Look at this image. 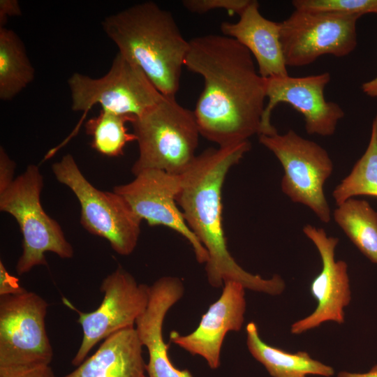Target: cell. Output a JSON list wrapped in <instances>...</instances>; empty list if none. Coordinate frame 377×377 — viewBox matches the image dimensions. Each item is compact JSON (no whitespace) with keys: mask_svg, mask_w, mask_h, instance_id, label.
Instances as JSON below:
<instances>
[{"mask_svg":"<svg viewBox=\"0 0 377 377\" xmlns=\"http://www.w3.org/2000/svg\"><path fill=\"white\" fill-rule=\"evenodd\" d=\"M43 184L38 166L31 164L0 192V210L15 218L23 237V251L16 265L19 275L36 266L47 265L46 252L61 258H71L74 254L59 223L42 207Z\"/></svg>","mask_w":377,"mask_h":377,"instance_id":"5b68a950","label":"cell"},{"mask_svg":"<svg viewBox=\"0 0 377 377\" xmlns=\"http://www.w3.org/2000/svg\"><path fill=\"white\" fill-rule=\"evenodd\" d=\"M52 170L57 180L71 189L77 198L82 227L89 233L108 240L118 254L130 255L138 244L142 220L128 202L114 191L94 187L70 154L53 163Z\"/></svg>","mask_w":377,"mask_h":377,"instance_id":"52a82bcc","label":"cell"},{"mask_svg":"<svg viewBox=\"0 0 377 377\" xmlns=\"http://www.w3.org/2000/svg\"><path fill=\"white\" fill-rule=\"evenodd\" d=\"M330 79L328 72L302 77L287 75L265 78L268 103L263 115L260 135L277 133L271 123V114L281 103L290 105L303 115L308 134L333 135L345 113L338 103L325 100V89Z\"/></svg>","mask_w":377,"mask_h":377,"instance_id":"7c38bea8","label":"cell"},{"mask_svg":"<svg viewBox=\"0 0 377 377\" xmlns=\"http://www.w3.org/2000/svg\"><path fill=\"white\" fill-rule=\"evenodd\" d=\"M359 15L295 9L280 22V38L287 66H304L323 55L343 57L357 45Z\"/></svg>","mask_w":377,"mask_h":377,"instance_id":"30bf717a","label":"cell"},{"mask_svg":"<svg viewBox=\"0 0 377 377\" xmlns=\"http://www.w3.org/2000/svg\"><path fill=\"white\" fill-rule=\"evenodd\" d=\"M21 14L20 3L17 0H0V27H5L8 17Z\"/></svg>","mask_w":377,"mask_h":377,"instance_id":"83f0119b","label":"cell"},{"mask_svg":"<svg viewBox=\"0 0 377 377\" xmlns=\"http://www.w3.org/2000/svg\"><path fill=\"white\" fill-rule=\"evenodd\" d=\"M72 110L85 114L92 107L138 117L156 105L163 94L133 62L118 52L108 72L93 78L79 73L68 80Z\"/></svg>","mask_w":377,"mask_h":377,"instance_id":"9c48e42d","label":"cell"},{"mask_svg":"<svg viewBox=\"0 0 377 377\" xmlns=\"http://www.w3.org/2000/svg\"><path fill=\"white\" fill-rule=\"evenodd\" d=\"M100 290L103 299L93 311L82 312L68 304L77 312V322L83 331L81 344L72 360L74 366L80 365L101 340L133 327L148 304L150 286L138 283L130 273L119 267L103 280Z\"/></svg>","mask_w":377,"mask_h":377,"instance_id":"8fae6325","label":"cell"},{"mask_svg":"<svg viewBox=\"0 0 377 377\" xmlns=\"http://www.w3.org/2000/svg\"><path fill=\"white\" fill-rule=\"evenodd\" d=\"M295 9L344 15H377V0H293Z\"/></svg>","mask_w":377,"mask_h":377,"instance_id":"cb8c5ba5","label":"cell"},{"mask_svg":"<svg viewBox=\"0 0 377 377\" xmlns=\"http://www.w3.org/2000/svg\"><path fill=\"white\" fill-rule=\"evenodd\" d=\"M131 124L139 148L131 168L134 175L149 169L182 175L197 156L200 134L194 112L175 96L163 95Z\"/></svg>","mask_w":377,"mask_h":377,"instance_id":"277c9868","label":"cell"},{"mask_svg":"<svg viewBox=\"0 0 377 377\" xmlns=\"http://www.w3.org/2000/svg\"><path fill=\"white\" fill-rule=\"evenodd\" d=\"M251 148L246 141L208 148L197 155L182 175V187L176 201L191 231L206 249L208 282L214 288L233 281L246 289L270 295L281 294L286 287L278 274L264 279L244 270L228 251L223 226L222 189L229 170Z\"/></svg>","mask_w":377,"mask_h":377,"instance_id":"7a4b0ae2","label":"cell"},{"mask_svg":"<svg viewBox=\"0 0 377 377\" xmlns=\"http://www.w3.org/2000/svg\"><path fill=\"white\" fill-rule=\"evenodd\" d=\"M362 92L368 96L377 98V76L362 84Z\"/></svg>","mask_w":377,"mask_h":377,"instance_id":"f546056e","label":"cell"},{"mask_svg":"<svg viewBox=\"0 0 377 377\" xmlns=\"http://www.w3.org/2000/svg\"><path fill=\"white\" fill-rule=\"evenodd\" d=\"M102 27L118 52L137 65L163 95L176 96L189 40L172 13L145 1L106 17Z\"/></svg>","mask_w":377,"mask_h":377,"instance_id":"3957f363","label":"cell"},{"mask_svg":"<svg viewBox=\"0 0 377 377\" xmlns=\"http://www.w3.org/2000/svg\"><path fill=\"white\" fill-rule=\"evenodd\" d=\"M357 195L377 197V113L364 153L332 192L337 206Z\"/></svg>","mask_w":377,"mask_h":377,"instance_id":"603a6c76","label":"cell"},{"mask_svg":"<svg viewBox=\"0 0 377 377\" xmlns=\"http://www.w3.org/2000/svg\"><path fill=\"white\" fill-rule=\"evenodd\" d=\"M15 163L4 149L0 148V192L5 190L15 179Z\"/></svg>","mask_w":377,"mask_h":377,"instance_id":"484cf974","label":"cell"},{"mask_svg":"<svg viewBox=\"0 0 377 377\" xmlns=\"http://www.w3.org/2000/svg\"><path fill=\"white\" fill-rule=\"evenodd\" d=\"M25 47L13 30L0 27V99L10 101L34 78Z\"/></svg>","mask_w":377,"mask_h":377,"instance_id":"ffe728a7","label":"cell"},{"mask_svg":"<svg viewBox=\"0 0 377 377\" xmlns=\"http://www.w3.org/2000/svg\"><path fill=\"white\" fill-rule=\"evenodd\" d=\"M142 346L134 327L123 329L105 339L94 355L62 377H147Z\"/></svg>","mask_w":377,"mask_h":377,"instance_id":"ac0fdd59","label":"cell"},{"mask_svg":"<svg viewBox=\"0 0 377 377\" xmlns=\"http://www.w3.org/2000/svg\"><path fill=\"white\" fill-rule=\"evenodd\" d=\"M251 0H184L182 5L195 13H205L214 10H225L239 15Z\"/></svg>","mask_w":377,"mask_h":377,"instance_id":"d4e9b609","label":"cell"},{"mask_svg":"<svg viewBox=\"0 0 377 377\" xmlns=\"http://www.w3.org/2000/svg\"><path fill=\"white\" fill-rule=\"evenodd\" d=\"M182 187V175L149 169L135 175L130 182L114 187L135 214L150 226H163L183 236L191 244L199 263H206L209 255L187 225L177 196Z\"/></svg>","mask_w":377,"mask_h":377,"instance_id":"4fadbf2b","label":"cell"},{"mask_svg":"<svg viewBox=\"0 0 377 377\" xmlns=\"http://www.w3.org/2000/svg\"><path fill=\"white\" fill-rule=\"evenodd\" d=\"M246 331L250 353L272 377H306L308 375L330 377L334 374L332 367L313 359L307 352L291 353L266 343L260 338L253 322L247 324Z\"/></svg>","mask_w":377,"mask_h":377,"instance_id":"d6986e66","label":"cell"},{"mask_svg":"<svg viewBox=\"0 0 377 377\" xmlns=\"http://www.w3.org/2000/svg\"><path fill=\"white\" fill-rule=\"evenodd\" d=\"M303 232L318 251L322 269L310 285L311 294L317 302L316 308L309 316L291 325L293 334H302L327 321L343 323V309L351 300L347 263L335 260L339 239L328 237L324 229L309 224L303 228Z\"/></svg>","mask_w":377,"mask_h":377,"instance_id":"5bb4252c","label":"cell"},{"mask_svg":"<svg viewBox=\"0 0 377 377\" xmlns=\"http://www.w3.org/2000/svg\"><path fill=\"white\" fill-rule=\"evenodd\" d=\"M337 377H377V364L374 365L369 371L364 374L350 373L348 371H341Z\"/></svg>","mask_w":377,"mask_h":377,"instance_id":"4dcf8cb0","label":"cell"},{"mask_svg":"<svg viewBox=\"0 0 377 377\" xmlns=\"http://www.w3.org/2000/svg\"><path fill=\"white\" fill-rule=\"evenodd\" d=\"M259 142L275 155L283 168V193L294 202L307 206L322 222L329 223L331 212L324 185L334 166L327 151L292 129L283 135H260Z\"/></svg>","mask_w":377,"mask_h":377,"instance_id":"ba28073f","label":"cell"},{"mask_svg":"<svg viewBox=\"0 0 377 377\" xmlns=\"http://www.w3.org/2000/svg\"><path fill=\"white\" fill-rule=\"evenodd\" d=\"M184 288L179 278L163 276L150 286L148 304L135 321L136 332L149 353L146 371L149 377H193L171 362L163 337V324L169 309L183 296Z\"/></svg>","mask_w":377,"mask_h":377,"instance_id":"2e32d148","label":"cell"},{"mask_svg":"<svg viewBox=\"0 0 377 377\" xmlns=\"http://www.w3.org/2000/svg\"><path fill=\"white\" fill-rule=\"evenodd\" d=\"M237 22H222V34L235 39L252 54L263 78L288 75L280 38V22L265 18L251 0Z\"/></svg>","mask_w":377,"mask_h":377,"instance_id":"e0dca14e","label":"cell"},{"mask_svg":"<svg viewBox=\"0 0 377 377\" xmlns=\"http://www.w3.org/2000/svg\"><path fill=\"white\" fill-rule=\"evenodd\" d=\"M15 377H56L50 366L38 368Z\"/></svg>","mask_w":377,"mask_h":377,"instance_id":"f1b7e54d","label":"cell"},{"mask_svg":"<svg viewBox=\"0 0 377 377\" xmlns=\"http://www.w3.org/2000/svg\"><path fill=\"white\" fill-rule=\"evenodd\" d=\"M245 288L239 283H224L220 297L209 306L197 328L182 335L170 333V341L193 355H200L212 369L220 365L223 342L230 331H239L246 311Z\"/></svg>","mask_w":377,"mask_h":377,"instance_id":"9a60e30c","label":"cell"},{"mask_svg":"<svg viewBox=\"0 0 377 377\" xmlns=\"http://www.w3.org/2000/svg\"><path fill=\"white\" fill-rule=\"evenodd\" d=\"M184 66L203 79L193 111L200 135L228 147L260 134L265 78L245 47L223 34L197 36L189 40Z\"/></svg>","mask_w":377,"mask_h":377,"instance_id":"6da1fadb","label":"cell"},{"mask_svg":"<svg viewBox=\"0 0 377 377\" xmlns=\"http://www.w3.org/2000/svg\"><path fill=\"white\" fill-rule=\"evenodd\" d=\"M26 290L19 283V280L6 270L3 262L0 261V296L23 293Z\"/></svg>","mask_w":377,"mask_h":377,"instance_id":"4316f807","label":"cell"},{"mask_svg":"<svg viewBox=\"0 0 377 377\" xmlns=\"http://www.w3.org/2000/svg\"><path fill=\"white\" fill-rule=\"evenodd\" d=\"M134 119L101 109L99 114L88 119L84 126L86 133L91 138V148L109 157L122 155L126 145L136 141L135 135L129 133L126 126Z\"/></svg>","mask_w":377,"mask_h":377,"instance_id":"7402d4cb","label":"cell"},{"mask_svg":"<svg viewBox=\"0 0 377 377\" xmlns=\"http://www.w3.org/2000/svg\"><path fill=\"white\" fill-rule=\"evenodd\" d=\"M48 303L27 290L0 296V377L50 366L53 350L45 319Z\"/></svg>","mask_w":377,"mask_h":377,"instance_id":"8992f818","label":"cell"},{"mask_svg":"<svg viewBox=\"0 0 377 377\" xmlns=\"http://www.w3.org/2000/svg\"><path fill=\"white\" fill-rule=\"evenodd\" d=\"M333 216L360 252L377 264V212L370 204L351 198L338 205Z\"/></svg>","mask_w":377,"mask_h":377,"instance_id":"44dd1931","label":"cell"}]
</instances>
